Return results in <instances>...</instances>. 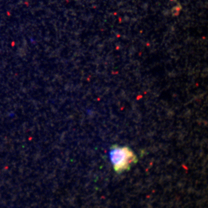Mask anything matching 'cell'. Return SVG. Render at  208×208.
I'll return each instance as SVG.
<instances>
[{
    "label": "cell",
    "mask_w": 208,
    "mask_h": 208,
    "mask_svg": "<svg viewBox=\"0 0 208 208\" xmlns=\"http://www.w3.org/2000/svg\"><path fill=\"white\" fill-rule=\"evenodd\" d=\"M109 156L113 170L119 174L129 171L138 161L136 154L127 146L113 144L110 147Z\"/></svg>",
    "instance_id": "1"
}]
</instances>
